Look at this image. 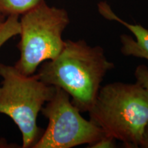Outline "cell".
I'll list each match as a JSON object with an SVG mask.
<instances>
[{
  "instance_id": "cell-1",
  "label": "cell",
  "mask_w": 148,
  "mask_h": 148,
  "mask_svg": "<svg viewBox=\"0 0 148 148\" xmlns=\"http://www.w3.org/2000/svg\"><path fill=\"white\" fill-rule=\"evenodd\" d=\"M114 66L100 46H90L84 40H66L58 56L40 64L37 75L45 84L67 92L81 112H88L103 77Z\"/></svg>"
},
{
  "instance_id": "cell-2",
  "label": "cell",
  "mask_w": 148,
  "mask_h": 148,
  "mask_svg": "<svg viewBox=\"0 0 148 148\" xmlns=\"http://www.w3.org/2000/svg\"><path fill=\"white\" fill-rule=\"evenodd\" d=\"M88 113L106 134L138 147L148 123V92L136 82L110 83L100 88Z\"/></svg>"
},
{
  "instance_id": "cell-3",
  "label": "cell",
  "mask_w": 148,
  "mask_h": 148,
  "mask_svg": "<svg viewBox=\"0 0 148 148\" xmlns=\"http://www.w3.org/2000/svg\"><path fill=\"white\" fill-rule=\"evenodd\" d=\"M0 113L8 116L22 135L23 148H33L43 130L36 119L42 106L52 97L56 87L36 74L25 75L14 66L0 63Z\"/></svg>"
},
{
  "instance_id": "cell-4",
  "label": "cell",
  "mask_w": 148,
  "mask_h": 148,
  "mask_svg": "<svg viewBox=\"0 0 148 148\" xmlns=\"http://www.w3.org/2000/svg\"><path fill=\"white\" fill-rule=\"evenodd\" d=\"M69 22L64 9L49 6L45 0L21 14L17 45L20 58L14 65L16 69L33 75L42 62L58 56L65 42L62 33Z\"/></svg>"
},
{
  "instance_id": "cell-5",
  "label": "cell",
  "mask_w": 148,
  "mask_h": 148,
  "mask_svg": "<svg viewBox=\"0 0 148 148\" xmlns=\"http://www.w3.org/2000/svg\"><path fill=\"white\" fill-rule=\"evenodd\" d=\"M40 112L48 119V125L33 148L90 145L106 135L102 129L81 115L69 94L59 87H56L52 97Z\"/></svg>"
},
{
  "instance_id": "cell-6",
  "label": "cell",
  "mask_w": 148,
  "mask_h": 148,
  "mask_svg": "<svg viewBox=\"0 0 148 148\" xmlns=\"http://www.w3.org/2000/svg\"><path fill=\"white\" fill-rule=\"evenodd\" d=\"M98 11L103 18L119 22L132 33L135 39L127 34L120 36L121 51L123 55L144 58L148 60V29L139 24H130L123 21L111 9L106 1H101L97 5Z\"/></svg>"
},
{
  "instance_id": "cell-7",
  "label": "cell",
  "mask_w": 148,
  "mask_h": 148,
  "mask_svg": "<svg viewBox=\"0 0 148 148\" xmlns=\"http://www.w3.org/2000/svg\"><path fill=\"white\" fill-rule=\"evenodd\" d=\"M42 1L44 0H0V12L5 17L20 16Z\"/></svg>"
},
{
  "instance_id": "cell-8",
  "label": "cell",
  "mask_w": 148,
  "mask_h": 148,
  "mask_svg": "<svg viewBox=\"0 0 148 148\" xmlns=\"http://www.w3.org/2000/svg\"><path fill=\"white\" fill-rule=\"evenodd\" d=\"M19 16L12 15L6 17L0 25V48L9 39L19 35L20 23Z\"/></svg>"
},
{
  "instance_id": "cell-9",
  "label": "cell",
  "mask_w": 148,
  "mask_h": 148,
  "mask_svg": "<svg viewBox=\"0 0 148 148\" xmlns=\"http://www.w3.org/2000/svg\"><path fill=\"white\" fill-rule=\"evenodd\" d=\"M136 82L141 85L148 92V67L147 66L138 65L134 71Z\"/></svg>"
},
{
  "instance_id": "cell-10",
  "label": "cell",
  "mask_w": 148,
  "mask_h": 148,
  "mask_svg": "<svg viewBox=\"0 0 148 148\" xmlns=\"http://www.w3.org/2000/svg\"><path fill=\"white\" fill-rule=\"evenodd\" d=\"M115 139L108 135H104L101 138L92 143L91 145L87 146L90 148H112L116 147Z\"/></svg>"
},
{
  "instance_id": "cell-11",
  "label": "cell",
  "mask_w": 148,
  "mask_h": 148,
  "mask_svg": "<svg viewBox=\"0 0 148 148\" xmlns=\"http://www.w3.org/2000/svg\"><path fill=\"white\" fill-rule=\"evenodd\" d=\"M139 147L143 148H148V123L145 127V130H144Z\"/></svg>"
},
{
  "instance_id": "cell-12",
  "label": "cell",
  "mask_w": 148,
  "mask_h": 148,
  "mask_svg": "<svg viewBox=\"0 0 148 148\" xmlns=\"http://www.w3.org/2000/svg\"><path fill=\"white\" fill-rule=\"evenodd\" d=\"M5 18H6V17H5V16H3V14L0 12V25H1V24L5 21Z\"/></svg>"
}]
</instances>
